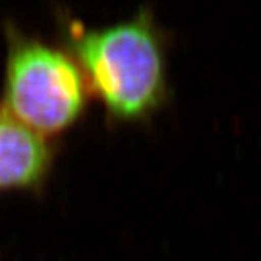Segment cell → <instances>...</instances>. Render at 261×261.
Segmentation results:
<instances>
[{"label":"cell","instance_id":"cell-1","mask_svg":"<svg viewBox=\"0 0 261 261\" xmlns=\"http://www.w3.org/2000/svg\"><path fill=\"white\" fill-rule=\"evenodd\" d=\"M75 53L83 75L116 119L141 121L168 102L166 35L148 10L80 34Z\"/></svg>","mask_w":261,"mask_h":261},{"label":"cell","instance_id":"cell-2","mask_svg":"<svg viewBox=\"0 0 261 261\" xmlns=\"http://www.w3.org/2000/svg\"><path fill=\"white\" fill-rule=\"evenodd\" d=\"M5 99V111L29 129L42 137L57 134L83 111L84 75L63 51L22 41L10 54Z\"/></svg>","mask_w":261,"mask_h":261},{"label":"cell","instance_id":"cell-3","mask_svg":"<svg viewBox=\"0 0 261 261\" xmlns=\"http://www.w3.org/2000/svg\"><path fill=\"white\" fill-rule=\"evenodd\" d=\"M49 151L44 137L0 112V190L35 185L45 174Z\"/></svg>","mask_w":261,"mask_h":261}]
</instances>
